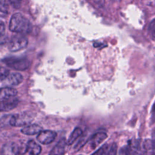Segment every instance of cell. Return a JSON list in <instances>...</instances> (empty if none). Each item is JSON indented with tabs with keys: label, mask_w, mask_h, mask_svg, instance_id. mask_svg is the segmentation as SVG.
Masks as SVG:
<instances>
[{
	"label": "cell",
	"mask_w": 155,
	"mask_h": 155,
	"mask_svg": "<svg viewBox=\"0 0 155 155\" xmlns=\"http://www.w3.org/2000/svg\"><path fill=\"white\" fill-rule=\"evenodd\" d=\"M117 152V145L115 143L111 144L106 143L102 146L97 151L94 153L96 154H116Z\"/></svg>",
	"instance_id": "cell-8"
},
{
	"label": "cell",
	"mask_w": 155,
	"mask_h": 155,
	"mask_svg": "<svg viewBox=\"0 0 155 155\" xmlns=\"http://www.w3.org/2000/svg\"><path fill=\"white\" fill-rule=\"evenodd\" d=\"M3 62L8 67L20 71L27 70L30 66V62L25 58H7L3 60Z\"/></svg>",
	"instance_id": "cell-4"
},
{
	"label": "cell",
	"mask_w": 155,
	"mask_h": 155,
	"mask_svg": "<svg viewBox=\"0 0 155 155\" xmlns=\"http://www.w3.org/2000/svg\"><path fill=\"white\" fill-rule=\"evenodd\" d=\"M33 119V116L28 113H22L10 115L9 125L13 127L26 126L30 124Z\"/></svg>",
	"instance_id": "cell-3"
},
{
	"label": "cell",
	"mask_w": 155,
	"mask_h": 155,
	"mask_svg": "<svg viewBox=\"0 0 155 155\" xmlns=\"http://www.w3.org/2000/svg\"><path fill=\"white\" fill-rule=\"evenodd\" d=\"M8 12V7L7 4L2 0H0V17H5Z\"/></svg>",
	"instance_id": "cell-17"
},
{
	"label": "cell",
	"mask_w": 155,
	"mask_h": 155,
	"mask_svg": "<svg viewBox=\"0 0 155 155\" xmlns=\"http://www.w3.org/2000/svg\"><path fill=\"white\" fill-rule=\"evenodd\" d=\"M18 104V100L15 97L0 101V112H5L13 110Z\"/></svg>",
	"instance_id": "cell-7"
},
{
	"label": "cell",
	"mask_w": 155,
	"mask_h": 155,
	"mask_svg": "<svg viewBox=\"0 0 155 155\" xmlns=\"http://www.w3.org/2000/svg\"><path fill=\"white\" fill-rule=\"evenodd\" d=\"M56 136V133L51 130L41 131L37 136V140L42 144H48L52 142Z\"/></svg>",
	"instance_id": "cell-6"
},
{
	"label": "cell",
	"mask_w": 155,
	"mask_h": 155,
	"mask_svg": "<svg viewBox=\"0 0 155 155\" xmlns=\"http://www.w3.org/2000/svg\"><path fill=\"white\" fill-rule=\"evenodd\" d=\"M9 1L15 8H19L21 5L22 0H9Z\"/></svg>",
	"instance_id": "cell-20"
},
{
	"label": "cell",
	"mask_w": 155,
	"mask_h": 155,
	"mask_svg": "<svg viewBox=\"0 0 155 155\" xmlns=\"http://www.w3.org/2000/svg\"><path fill=\"white\" fill-rule=\"evenodd\" d=\"M7 82V84L12 86H15L20 84L23 81V76L18 73H12L8 74L7 78L4 80Z\"/></svg>",
	"instance_id": "cell-10"
},
{
	"label": "cell",
	"mask_w": 155,
	"mask_h": 155,
	"mask_svg": "<svg viewBox=\"0 0 155 155\" xmlns=\"http://www.w3.org/2000/svg\"><path fill=\"white\" fill-rule=\"evenodd\" d=\"M82 131L80 128H78V127L76 128L71 133L67 140V143L68 145H71L75 141V140L82 134Z\"/></svg>",
	"instance_id": "cell-16"
},
{
	"label": "cell",
	"mask_w": 155,
	"mask_h": 155,
	"mask_svg": "<svg viewBox=\"0 0 155 155\" xmlns=\"http://www.w3.org/2000/svg\"><path fill=\"white\" fill-rule=\"evenodd\" d=\"M5 31V27L4 23L0 21V37L4 35Z\"/></svg>",
	"instance_id": "cell-21"
},
{
	"label": "cell",
	"mask_w": 155,
	"mask_h": 155,
	"mask_svg": "<svg viewBox=\"0 0 155 155\" xmlns=\"http://www.w3.org/2000/svg\"><path fill=\"white\" fill-rule=\"evenodd\" d=\"M17 91L13 88H0V101L15 97L17 94Z\"/></svg>",
	"instance_id": "cell-12"
},
{
	"label": "cell",
	"mask_w": 155,
	"mask_h": 155,
	"mask_svg": "<svg viewBox=\"0 0 155 155\" xmlns=\"http://www.w3.org/2000/svg\"><path fill=\"white\" fill-rule=\"evenodd\" d=\"M149 29H150L151 35L154 38H155V19L150 23Z\"/></svg>",
	"instance_id": "cell-19"
},
{
	"label": "cell",
	"mask_w": 155,
	"mask_h": 155,
	"mask_svg": "<svg viewBox=\"0 0 155 155\" xmlns=\"http://www.w3.org/2000/svg\"><path fill=\"white\" fill-rule=\"evenodd\" d=\"M66 145V141L64 138L60 139L58 143L52 149L50 154H63L65 153V148Z\"/></svg>",
	"instance_id": "cell-14"
},
{
	"label": "cell",
	"mask_w": 155,
	"mask_h": 155,
	"mask_svg": "<svg viewBox=\"0 0 155 155\" xmlns=\"http://www.w3.org/2000/svg\"><path fill=\"white\" fill-rule=\"evenodd\" d=\"M119 153L122 154H143V142L138 139L130 140L127 145L120 149Z\"/></svg>",
	"instance_id": "cell-2"
},
{
	"label": "cell",
	"mask_w": 155,
	"mask_h": 155,
	"mask_svg": "<svg viewBox=\"0 0 155 155\" xmlns=\"http://www.w3.org/2000/svg\"><path fill=\"white\" fill-rule=\"evenodd\" d=\"M107 134L105 132H98L94 134L90 141V147L92 150L95 149L106 138Z\"/></svg>",
	"instance_id": "cell-9"
},
{
	"label": "cell",
	"mask_w": 155,
	"mask_h": 155,
	"mask_svg": "<svg viewBox=\"0 0 155 155\" xmlns=\"http://www.w3.org/2000/svg\"><path fill=\"white\" fill-rule=\"evenodd\" d=\"M10 74V71L8 69L0 67V81H4L7 77Z\"/></svg>",
	"instance_id": "cell-18"
},
{
	"label": "cell",
	"mask_w": 155,
	"mask_h": 155,
	"mask_svg": "<svg viewBox=\"0 0 155 155\" xmlns=\"http://www.w3.org/2000/svg\"><path fill=\"white\" fill-rule=\"evenodd\" d=\"M18 151L17 145L14 143L5 145L3 148L4 154H18Z\"/></svg>",
	"instance_id": "cell-15"
},
{
	"label": "cell",
	"mask_w": 155,
	"mask_h": 155,
	"mask_svg": "<svg viewBox=\"0 0 155 155\" xmlns=\"http://www.w3.org/2000/svg\"><path fill=\"white\" fill-rule=\"evenodd\" d=\"M27 39L23 36H13L8 44V49L11 51H17L25 48L27 45Z\"/></svg>",
	"instance_id": "cell-5"
},
{
	"label": "cell",
	"mask_w": 155,
	"mask_h": 155,
	"mask_svg": "<svg viewBox=\"0 0 155 155\" xmlns=\"http://www.w3.org/2000/svg\"><path fill=\"white\" fill-rule=\"evenodd\" d=\"M42 128L37 124L28 125L22 128L21 132L27 135H33L39 133Z\"/></svg>",
	"instance_id": "cell-13"
},
{
	"label": "cell",
	"mask_w": 155,
	"mask_h": 155,
	"mask_svg": "<svg viewBox=\"0 0 155 155\" xmlns=\"http://www.w3.org/2000/svg\"><path fill=\"white\" fill-rule=\"evenodd\" d=\"M41 151V147L36 143L34 140H30L26 145L25 153L29 154L37 155L39 154Z\"/></svg>",
	"instance_id": "cell-11"
},
{
	"label": "cell",
	"mask_w": 155,
	"mask_h": 155,
	"mask_svg": "<svg viewBox=\"0 0 155 155\" xmlns=\"http://www.w3.org/2000/svg\"><path fill=\"white\" fill-rule=\"evenodd\" d=\"M152 145H153V154H155V131L153 132L152 134Z\"/></svg>",
	"instance_id": "cell-22"
},
{
	"label": "cell",
	"mask_w": 155,
	"mask_h": 155,
	"mask_svg": "<svg viewBox=\"0 0 155 155\" xmlns=\"http://www.w3.org/2000/svg\"><path fill=\"white\" fill-rule=\"evenodd\" d=\"M9 29L18 33L27 34L31 31L32 26L30 21L21 13L14 14L10 21Z\"/></svg>",
	"instance_id": "cell-1"
}]
</instances>
